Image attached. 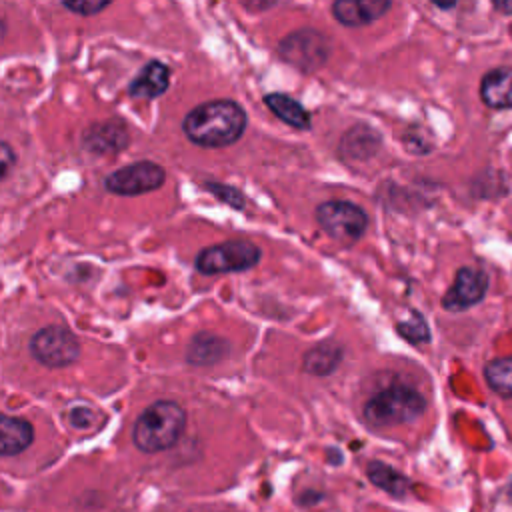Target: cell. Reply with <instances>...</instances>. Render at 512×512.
<instances>
[{"mask_svg":"<svg viewBox=\"0 0 512 512\" xmlns=\"http://www.w3.org/2000/svg\"><path fill=\"white\" fill-rule=\"evenodd\" d=\"M264 104L288 126L296 128V130H308L312 126V120H310V114L308 110L298 102L294 100L292 96L288 94H282V92H270L264 96Z\"/></svg>","mask_w":512,"mask_h":512,"instance_id":"17","label":"cell"},{"mask_svg":"<svg viewBox=\"0 0 512 512\" xmlns=\"http://www.w3.org/2000/svg\"><path fill=\"white\" fill-rule=\"evenodd\" d=\"M246 112L232 100H210L192 108L182 130L190 142L202 148H226L240 140L246 130Z\"/></svg>","mask_w":512,"mask_h":512,"instance_id":"1","label":"cell"},{"mask_svg":"<svg viewBox=\"0 0 512 512\" xmlns=\"http://www.w3.org/2000/svg\"><path fill=\"white\" fill-rule=\"evenodd\" d=\"M64 8L76 12V14H82V16H92V14H98L102 12L104 8L110 6V2H98V0H84V2H62Z\"/></svg>","mask_w":512,"mask_h":512,"instance_id":"22","label":"cell"},{"mask_svg":"<svg viewBox=\"0 0 512 512\" xmlns=\"http://www.w3.org/2000/svg\"><path fill=\"white\" fill-rule=\"evenodd\" d=\"M330 52V40L314 28L294 30L278 44L280 58L302 72H314L322 68L330 58Z\"/></svg>","mask_w":512,"mask_h":512,"instance_id":"6","label":"cell"},{"mask_svg":"<svg viewBox=\"0 0 512 512\" xmlns=\"http://www.w3.org/2000/svg\"><path fill=\"white\" fill-rule=\"evenodd\" d=\"M34 440V428L28 420L0 412V456H16Z\"/></svg>","mask_w":512,"mask_h":512,"instance_id":"14","label":"cell"},{"mask_svg":"<svg viewBox=\"0 0 512 512\" xmlns=\"http://www.w3.org/2000/svg\"><path fill=\"white\" fill-rule=\"evenodd\" d=\"M366 476L374 486L388 492L390 496L400 498L410 492V480L402 472H398L396 468H392L390 464H384L380 460L368 462Z\"/></svg>","mask_w":512,"mask_h":512,"instance_id":"18","label":"cell"},{"mask_svg":"<svg viewBox=\"0 0 512 512\" xmlns=\"http://www.w3.org/2000/svg\"><path fill=\"white\" fill-rule=\"evenodd\" d=\"M260 248L252 240H226L216 246L204 248L196 256V270L200 274H230L254 268L260 262Z\"/></svg>","mask_w":512,"mask_h":512,"instance_id":"5","label":"cell"},{"mask_svg":"<svg viewBox=\"0 0 512 512\" xmlns=\"http://www.w3.org/2000/svg\"><path fill=\"white\" fill-rule=\"evenodd\" d=\"M490 288V276L476 266H462L456 270L454 282L444 292L440 304L448 312H464L480 304Z\"/></svg>","mask_w":512,"mask_h":512,"instance_id":"9","label":"cell"},{"mask_svg":"<svg viewBox=\"0 0 512 512\" xmlns=\"http://www.w3.org/2000/svg\"><path fill=\"white\" fill-rule=\"evenodd\" d=\"M494 10H498L504 16H512V0H496L492 2Z\"/></svg>","mask_w":512,"mask_h":512,"instance_id":"25","label":"cell"},{"mask_svg":"<svg viewBox=\"0 0 512 512\" xmlns=\"http://www.w3.org/2000/svg\"><path fill=\"white\" fill-rule=\"evenodd\" d=\"M382 148V136L368 124L350 126L338 144V154L346 162H368Z\"/></svg>","mask_w":512,"mask_h":512,"instance_id":"10","label":"cell"},{"mask_svg":"<svg viewBox=\"0 0 512 512\" xmlns=\"http://www.w3.org/2000/svg\"><path fill=\"white\" fill-rule=\"evenodd\" d=\"M482 374L486 386L494 394L500 398H512V354L488 360Z\"/></svg>","mask_w":512,"mask_h":512,"instance_id":"19","label":"cell"},{"mask_svg":"<svg viewBox=\"0 0 512 512\" xmlns=\"http://www.w3.org/2000/svg\"><path fill=\"white\" fill-rule=\"evenodd\" d=\"M342 358H344L342 346L336 344L334 340H328V342L316 344L314 348H310L304 354L302 368H304V372H308L312 376H328V374L336 372Z\"/></svg>","mask_w":512,"mask_h":512,"instance_id":"16","label":"cell"},{"mask_svg":"<svg viewBox=\"0 0 512 512\" xmlns=\"http://www.w3.org/2000/svg\"><path fill=\"white\" fill-rule=\"evenodd\" d=\"M14 162H16V154H14L12 146L8 142L0 140V180H4L10 174Z\"/></svg>","mask_w":512,"mask_h":512,"instance_id":"24","label":"cell"},{"mask_svg":"<svg viewBox=\"0 0 512 512\" xmlns=\"http://www.w3.org/2000/svg\"><path fill=\"white\" fill-rule=\"evenodd\" d=\"M426 408L424 394L414 386L388 384L364 402L362 416L370 428H392L418 420Z\"/></svg>","mask_w":512,"mask_h":512,"instance_id":"2","label":"cell"},{"mask_svg":"<svg viewBox=\"0 0 512 512\" xmlns=\"http://www.w3.org/2000/svg\"><path fill=\"white\" fill-rule=\"evenodd\" d=\"M396 332L410 344H426L430 342V328L422 314L414 312L410 320L396 324Z\"/></svg>","mask_w":512,"mask_h":512,"instance_id":"21","label":"cell"},{"mask_svg":"<svg viewBox=\"0 0 512 512\" xmlns=\"http://www.w3.org/2000/svg\"><path fill=\"white\" fill-rule=\"evenodd\" d=\"M30 352L40 364L48 368H64L78 360L80 342L68 326L52 324L32 336Z\"/></svg>","mask_w":512,"mask_h":512,"instance_id":"7","label":"cell"},{"mask_svg":"<svg viewBox=\"0 0 512 512\" xmlns=\"http://www.w3.org/2000/svg\"><path fill=\"white\" fill-rule=\"evenodd\" d=\"M96 420V412L90 410L88 406H76L70 410V424L78 430H86L94 424Z\"/></svg>","mask_w":512,"mask_h":512,"instance_id":"23","label":"cell"},{"mask_svg":"<svg viewBox=\"0 0 512 512\" xmlns=\"http://www.w3.org/2000/svg\"><path fill=\"white\" fill-rule=\"evenodd\" d=\"M186 428V412L178 402L158 400L134 422L132 442L140 452L156 454L172 448Z\"/></svg>","mask_w":512,"mask_h":512,"instance_id":"3","label":"cell"},{"mask_svg":"<svg viewBox=\"0 0 512 512\" xmlns=\"http://www.w3.org/2000/svg\"><path fill=\"white\" fill-rule=\"evenodd\" d=\"M392 8L390 0H336L332 16L348 28H360L380 20Z\"/></svg>","mask_w":512,"mask_h":512,"instance_id":"12","label":"cell"},{"mask_svg":"<svg viewBox=\"0 0 512 512\" xmlns=\"http://www.w3.org/2000/svg\"><path fill=\"white\" fill-rule=\"evenodd\" d=\"M130 134L124 122L106 120L90 124L82 134V146L94 154H114L128 146Z\"/></svg>","mask_w":512,"mask_h":512,"instance_id":"11","label":"cell"},{"mask_svg":"<svg viewBox=\"0 0 512 512\" xmlns=\"http://www.w3.org/2000/svg\"><path fill=\"white\" fill-rule=\"evenodd\" d=\"M168 84H170V70H168V66L158 62V60H152L130 82L128 92L134 98L150 100V98H158L160 94H164Z\"/></svg>","mask_w":512,"mask_h":512,"instance_id":"15","label":"cell"},{"mask_svg":"<svg viewBox=\"0 0 512 512\" xmlns=\"http://www.w3.org/2000/svg\"><path fill=\"white\" fill-rule=\"evenodd\" d=\"M436 8H442V10H448V8H454L456 4L454 2H450V4H434Z\"/></svg>","mask_w":512,"mask_h":512,"instance_id":"26","label":"cell"},{"mask_svg":"<svg viewBox=\"0 0 512 512\" xmlns=\"http://www.w3.org/2000/svg\"><path fill=\"white\" fill-rule=\"evenodd\" d=\"M166 182V170L150 160L122 166L106 176L104 186L108 192L118 196H140L158 190Z\"/></svg>","mask_w":512,"mask_h":512,"instance_id":"8","label":"cell"},{"mask_svg":"<svg viewBox=\"0 0 512 512\" xmlns=\"http://www.w3.org/2000/svg\"><path fill=\"white\" fill-rule=\"evenodd\" d=\"M478 94L486 108L510 110L512 108V68L498 66L488 70L480 78Z\"/></svg>","mask_w":512,"mask_h":512,"instance_id":"13","label":"cell"},{"mask_svg":"<svg viewBox=\"0 0 512 512\" xmlns=\"http://www.w3.org/2000/svg\"><path fill=\"white\" fill-rule=\"evenodd\" d=\"M2 36H4V22L0 20V40H2Z\"/></svg>","mask_w":512,"mask_h":512,"instance_id":"27","label":"cell"},{"mask_svg":"<svg viewBox=\"0 0 512 512\" xmlns=\"http://www.w3.org/2000/svg\"><path fill=\"white\" fill-rule=\"evenodd\" d=\"M226 342L214 334H196L188 348V360L192 364H214L226 354Z\"/></svg>","mask_w":512,"mask_h":512,"instance_id":"20","label":"cell"},{"mask_svg":"<svg viewBox=\"0 0 512 512\" xmlns=\"http://www.w3.org/2000/svg\"><path fill=\"white\" fill-rule=\"evenodd\" d=\"M314 216L322 232L340 244H354L368 230L366 210L350 200L322 202Z\"/></svg>","mask_w":512,"mask_h":512,"instance_id":"4","label":"cell"}]
</instances>
